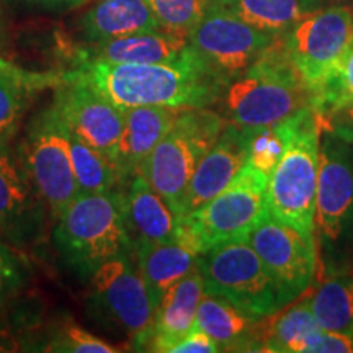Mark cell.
Masks as SVG:
<instances>
[{
    "mask_svg": "<svg viewBox=\"0 0 353 353\" xmlns=\"http://www.w3.org/2000/svg\"><path fill=\"white\" fill-rule=\"evenodd\" d=\"M309 306L321 329L353 335V278L325 280L309 296Z\"/></svg>",
    "mask_w": 353,
    "mask_h": 353,
    "instance_id": "d4e9b609",
    "label": "cell"
},
{
    "mask_svg": "<svg viewBox=\"0 0 353 353\" xmlns=\"http://www.w3.org/2000/svg\"><path fill=\"white\" fill-rule=\"evenodd\" d=\"M162 30L187 37L205 15L208 0H145Z\"/></svg>",
    "mask_w": 353,
    "mask_h": 353,
    "instance_id": "f1b7e54d",
    "label": "cell"
},
{
    "mask_svg": "<svg viewBox=\"0 0 353 353\" xmlns=\"http://www.w3.org/2000/svg\"><path fill=\"white\" fill-rule=\"evenodd\" d=\"M304 353H353V335L321 329L309 337Z\"/></svg>",
    "mask_w": 353,
    "mask_h": 353,
    "instance_id": "836d02e7",
    "label": "cell"
},
{
    "mask_svg": "<svg viewBox=\"0 0 353 353\" xmlns=\"http://www.w3.org/2000/svg\"><path fill=\"white\" fill-rule=\"evenodd\" d=\"M321 130L334 138L353 144V103L343 105L317 118Z\"/></svg>",
    "mask_w": 353,
    "mask_h": 353,
    "instance_id": "e575fe53",
    "label": "cell"
},
{
    "mask_svg": "<svg viewBox=\"0 0 353 353\" xmlns=\"http://www.w3.org/2000/svg\"><path fill=\"white\" fill-rule=\"evenodd\" d=\"M245 241L270 273L286 306L306 293L316 275L314 237L304 236L265 211L245 236Z\"/></svg>",
    "mask_w": 353,
    "mask_h": 353,
    "instance_id": "8fae6325",
    "label": "cell"
},
{
    "mask_svg": "<svg viewBox=\"0 0 353 353\" xmlns=\"http://www.w3.org/2000/svg\"><path fill=\"white\" fill-rule=\"evenodd\" d=\"M224 121L241 130L280 125L312 108V92L283 50L281 34L249 68L224 88L221 95Z\"/></svg>",
    "mask_w": 353,
    "mask_h": 353,
    "instance_id": "3957f363",
    "label": "cell"
},
{
    "mask_svg": "<svg viewBox=\"0 0 353 353\" xmlns=\"http://www.w3.org/2000/svg\"><path fill=\"white\" fill-rule=\"evenodd\" d=\"M262 321V319H259ZM259 321L213 294H203L195 327L208 334L224 352L259 350Z\"/></svg>",
    "mask_w": 353,
    "mask_h": 353,
    "instance_id": "7402d4cb",
    "label": "cell"
},
{
    "mask_svg": "<svg viewBox=\"0 0 353 353\" xmlns=\"http://www.w3.org/2000/svg\"><path fill=\"white\" fill-rule=\"evenodd\" d=\"M231 12L260 32L283 34L311 12L321 8L316 0H208Z\"/></svg>",
    "mask_w": 353,
    "mask_h": 353,
    "instance_id": "603a6c76",
    "label": "cell"
},
{
    "mask_svg": "<svg viewBox=\"0 0 353 353\" xmlns=\"http://www.w3.org/2000/svg\"><path fill=\"white\" fill-rule=\"evenodd\" d=\"M285 125V151L268 176L267 211L314 237L321 126L312 108L288 118Z\"/></svg>",
    "mask_w": 353,
    "mask_h": 353,
    "instance_id": "277c9868",
    "label": "cell"
},
{
    "mask_svg": "<svg viewBox=\"0 0 353 353\" xmlns=\"http://www.w3.org/2000/svg\"><path fill=\"white\" fill-rule=\"evenodd\" d=\"M85 44L162 30L145 0H95L77 20Z\"/></svg>",
    "mask_w": 353,
    "mask_h": 353,
    "instance_id": "ffe728a7",
    "label": "cell"
},
{
    "mask_svg": "<svg viewBox=\"0 0 353 353\" xmlns=\"http://www.w3.org/2000/svg\"><path fill=\"white\" fill-rule=\"evenodd\" d=\"M159 303L145 285L132 255L103 263L90 276L87 312L97 324L145 347Z\"/></svg>",
    "mask_w": 353,
    "mask_h": 353,
    "instance_id": "52a82bcc",
    "label": "cell"
},
{
    "mask_svg": "<svg viewBox=\"0 0 353 353\" xmlns=\"http://www.w3.org/2000/svg\"><path fill=\"white\" fill-rule=\"evenodd\" d=\"M245 162L247 149L244 132L241 128L226 125L213 148L198 162L195 174L188 185L183 214L193 213L213 200L239 174Z\"/></svg>",
    "mask_w": 353,
    "mask_h": 353,
    "instance_id": "2e32d148",
    "label": "cell"
},
{
    "mask_svg": "<svg viewBox=\"0 0 353 353\" xmlns=\"http://www.w3.org/2000/svg\"><path fill=\"white\" fill-rule=\"evenodd\" d=\"M30 208V180L0 143V229L12 226Z\"/></svg>",
    "mask_w": 353,
    "mask_h": 353,
    "instance_id": "4316f807",
    "label": "cell"
},
{
    "mask_svg": "<svg viewBox=\"0 0 353 353\" xmlns=\"http://www.w3.org/2000/svg\"><path fill=\"white\" fill-rule=\"evenodd\" d=\"M275 39L276 34L260 32L231 12L211 3L188 34L192 51L224 87L252 68Z\"/></svg>",
    "mask_w": 353,
    "mask_h": 353,
    "instance_id": "9c48e42d",
    "label": "cell"
},
{
    "mask_svg": "<svg viewBox=\"0 0 353 353\" xmlns=\"http://www.w3.org/2000/svg\"><path fill=\"white\" fill-rule=\"evenodd\" d=\"M283 50L316 94L342 64L353 43V7H322L281 34Z\"/></svg>",
    "mask_w": 353,
    "mask_h": 353,
    "instance_id": "ba28073f",
    "label": "cell"
},
{
    "mask_svg": "<svg viewBox=\"0 0 353 353\" xmlns=\"http://www.w3.org/2000/svg\"><path fill=\"white\" fill-rule=\"evenodd\" d=\"M245 138L247 162L245 164L262 170L270 176L272 170L280 161L286 145V125L247 128L242 130Z\"/></svg>",
    "mask_w": 353,
    "mask_h": 353,
    "instance_id": "83f0119b",
    "label": "cell"
},
{
    "mask_svg": "<svg viewBox=\"0 0 353 353\" xmlns=\"http://www.w3.org/2000/svg\"><path fill=\"white\" fill-rule=\"evenodd\" d=\"M319 145L314 228L337 242L353 224V144L325 136Z\"/></svg>",
    "mask_w": 353,
    "mask_h": 353,
    "instance_id": "5bb4252c",
    "label": "cell"
},
{
    "mask_svg": "<svg viewBox=\"0 0 353 353\" xmlns=\"http://www.w3.org/2000/svg\"><path fill=\"white\" fill-rule=\"evenodd\" d=\"M180 108L136 107L125 110V123L110 161L121 180H130L174 125Z\"/></svg>",
    "mask_w": 353,
    "mask_h": 353,
    "instance_id": "ac0fdd59",
    "label": "cell"
},
{
    "mask_svg": "<svg viewBox=\"0 0 353 353\" xmlns=\"http://www.w3.org/2000/svg\"><path fill=\"white\" fill-rule=\"evenodd\" d=\"M201 254L205 247L195 226L188 216H179L175 236L161 244L134 249V262L154 299L161 303L170 286L198 268Z\"/></svg>",
    "mask_w": 353,
    "mask_h": 353,
    "instance_id": "9a60e30c",
    "label": "cell"
},
{
    "mask_svg": "<svg viewBox=\"0 0 353 353\" xmlns=\"http://www.w3.org/2000/svg\"><path fill=\"white\" fill-rule=\"evenodd\" d=\"M350 103H353V43L332 77L312 95V112L319 118Z\"/></svg>",
    "mask_w": 353,
    "mask_h": 353,
    "instance_id": "f546056e",
    "label": "cell"
},
{
    "mask_svg": "<svg viewBox=\"0 0 353 353\" xmlns=\"http://www.w3.org/2000/svg\"><path fill=\"white\" fill-rule=\"evenodd\" d=\"M317 6L322 7H341V6H348L353 7V0H316Z\"/></svg>",
    "mask_w": 353,
    "mask_h": 353,
    "instance_id": "f35d334b",
    "label": "cell"
},
{
    "mask_svg": "<svg viewBox=\"0 0 353 353\" xmlns=\"http://www.w3.org/2000/svg\"><path fill=\"white\" fill-rule=\"evenodd\" d=\"M221 352L218 343L205 334L203 330L195 327L188 335L172 347L170 353H216Z\"/></svg>",
    "mask_w": 353,
    "mask_h": 353,
    "instance_id": "d590c367",
    "label": "cell"
},
{
    "mask_svg": "<svg viewBox=\"0 0 353 353\" xmlns=\"http://www.w3.org/2000/svg\"><path fill=\"white\" fill-rule=\"evenodd\" d=\"M68 139L74 176L81 193H105L117 190L123 180L107 154L79 141L69 130Z\"/></svg>",
    "mask_w": 353,
    "mask_h": 353,
    "instance_id": "484cf974",
    "label": "cell"
},
{
    "mask_svg": "<svg viewBox=\"0 0 353 353\" xmlns=\"http://www.w3.org/2000/svg\"><path fill=\"white\" fill-rule=\"evenodd\" d=\"M21 154L26 176L57 218L81 195V190L70 161L68 128L52 103L34 117Z\"/></svg>",
    "mask_w": 353,
    "mask_h": 353,
    "instance_id": "30bf717a",
    "label": "cell"
},
{
    "mask_svg": "<svg viewBox=\"0 0 353 353\" xmlns=\"http://www.w3.org/2000/svg\"><path fill=\"white\" fill-rule=\"evenodd\" d=\"M56 219V250L81 278L90 280L101 265L117 257H134L126 226L125 192L81 193Z\"/></svg>",
    "mask_w": 353,
    "mask_h": 353,
    "instance_id": "7a4b0ae2",
    "label": "cell"
},
{
    "mask_svg": "<svg viewBox=\"0 0 353 353\" xmlns=\"http://www.w3.org/2000/svg\"><path fill=\"white\" fill-rule=\"evenodd\" d=\"M46 350L59 353H114L120 352V348L68 321L54 330Z\"/></svg>",
    "mask_w": 353,
    "mask_h": 353,
    "instance_id": "1f68e13d",
    "label": "cell"
},
{
    "mask_svg": "<svg viewBox=\"0 0 353 353\" xmlns=\"http://www.w3.org/2000/svg\"><path fill=\"white\" fill-rule=\"evenodd\" d=\"M125 200L126 226L134 249L161 244L175 236L179 216L139 174L130 179Z\"/></svg>",
    "mask_w": 353,
    "mask_h": 353,
    "instance_id": "44dd1931",
    "label": "cell"
},
{
    "mask_svg": "<svg viewBox=\"0 0 353 353\" xmlns=\"http://www.w3.org/2000/svg\"><path fill=\"white\" fill-rule=\"evenodd\" d=\"M25 283V267L10 247L0 242V304L19 291Z\"/></svg>",
    "mask_w": 353,
    "mask_h": 353,
    "instance_id": "d6a6232c",
    "label": "cell"
},
{
    "mask_svg": "<svg viewBox=\"0 0 353 353\" xmlns=\"http://www.w3.org/2000/svg\"><path fill=\"white\" fill-rule=\"evenodd\" d=\"M205 293L218 296L254 319H267L286 306L280 290L245 237L219 242L198 262Z\"/></svg>",
    "mask_w": 353,
    "mask_h": 353,
    "instance_id": "8992f818",
    "label": "cell"
},
{
    "mask_svg": "<svg viewBox=\"0 0 353 353\" xmlns=\"http://www.w3.org/2000/svg\"><path fill=\"white\" fill-rule=\"evenodd\" d=\"M226 125L221 114L208 108H180L174 125L136 172L176 216L183 214L188 185L198 162L213 148Z\"/></svg>",
    "mask_w": 353,
    "mask_h": 353,
    "instance_id": "5b68a950",
    "label": "cell"
},
{
    "mask_svg": "<svg viewBox=\"0 0 353 353\" xmlns=\"http://www.w3.org/2000/svg\"><path fill=\"white\" fill-rule=\"evenodd\" d=\"M10 2L23 3V6L48 12H69L77 7L85 6L90 0H10Z\"/></svg>",
    "mask_w": 353,
    "mask_h": 353,
    "instance_id": "8d00e7d4",
    "label": "cell"
},
{
    "mask_svg": "<svg viewBox=\"0 0 353 353\" xmlns=\"http://www.w3.org/2000/svg\"><path fill=\"white\" fill-rule=\"evenodd\" d=\"M270 322L259 321V352L304 353L312 334L321 330L309 306V298L278 311Z\"/></svg>",
    "mask_w": 353,
    "mask_h": 353,
    "instance_id": "cb8c5ba5",
    "label": "cell"
},
{
    "mask_svg": "<svg viewBox=\"0 0 353 353\" xmlns=\"http://www.w3.org/2000/svg\"><path fill=\"white\" fill-rule=\"evenodd\" d=\"M268 175L245 164L223 192L188 216L205 247L245 237L267 211Z\"/></svg>",
    "mask_w": 353,
    "mask_h": 353,
    "instance_id": "7c38bea8",
    "label": "cell"
},
{
    "mask_svg": "<svg viewBox=\"0 0 353 353\" xmlns=\"http://www.w3.org/2000/svg\"><path fill=\"white\" fill-rule=\"evenodd\" d=\"M26 83L0 72V143H8L19 130L26 105Z\"/></svg>",
    "mask_w": 353,
    "mask_h": 353,
    "instance_id": "4dcf8cb0",
    "label": "cell"
},
{
    "mask_svg": "<svg viewBox=\"0 0 353 353\" xmlns=\"http://www.w3.org/2000/svg\"><path fill=\"white\" fill-rule=\"evenodd\" d=\"M70 72L90 83L121 110L208 108L218 103L226 88L205 69L192 48L175 63L114 64L82 61Z\"/></svg>",
    "mask_w": 353,
    "mask_h": 353,
    "instance_id": "6da1fadb",
    "label": "cell"
},
{
    "mask_svg": "<svg viewBox=\"0 0 353 353\" xmlns=\"http://www.w3.org/2000/svg\"><path fill=\"white\" fill-rule=\"evenodd\" d=\"M52 105L70 134L112 156L125 123V110L72 72L64 76V83L57 88Z\"/></svg>",
    "mask_w": 353,
    "mask_h": 353,
    "instance_id": "4fadbf2b",
    "label": "cell"
},
{
    "mask_svg": "<svg viewBox=\"0 0 353 353\" xmlns=\"http://www.w3.org/2000/svg\"><path fill=\"white\" fill-rule=\"evenodd\" d=\"M203 294L205 280L198 267L164 293L145 347H151L149 350L152 352H170L175 343L192 332Z\"/></svg>",
    "mask_w": 353,
    "mask_h": 353,
    "instance_id": "d6986e66",
    "label": "cell"
},
{
    "mask_svg": "<svg viewBox=\"0 0 353 353\" xmlns=\"http://www.w3.org/2000/svg\"><path fill=\"white\" fill-rule=\"evenodd\" d=\"M19 350V343H17L15 339L12 335L0 330V353L3 352H17Z\"/></svg>",
    "mask_w": 353,
    "mask_h": 353,
    "instance_id": "74e56055",
    "label": "cell"
},
{
    "mask_svg": "<svg viewBox=\"0 0 353 353\" xmlns=\"http://www.w3.org/2000/svg\"><path fill=\"white\" fill-rule=\"evenodd\" d=\"M190 51L188 38L165 30L134 33L128 37L88 43L77 50V61H101L114 64L175 63Z\"/></svg>",
    "mask_w": 353,
    "mask_h": 353,
    "instance_id": "e0dca14e",
    "label": "cell"
}]
</instances>
